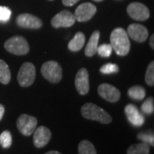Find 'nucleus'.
Wrapping results in <instances>:
<instances>
[{
    "mask_svg": "<svg viewBox=\"0 0 154 154\" xmlns=\"http://www.w3.org/2000/svg\"><path fill=\"white\" fill-rule=\"evenodd\" d=\"M110 45L118 56H126L130 50V41L127 32L122 28H115L110 34Z\"/></svg>",
    "mask_w": 154,
    "mask_h": 154,
    "instance_id": "f257e3e1",
    "label": "nucleus"
},
{
    "mask_svg": "<svg viewBox=\"0 0 154 154\" xmlns=\"http://www.w3.org/2000/svg\"><path fill=\"white\" fill-rule=\"evenodd\" d=\"M81 113L84 118L99 122L103 124H108L112 121L111 116L104 109L93 103H87L83 105L81 109Z\"/></svg>",
    "mask_w": 154,
    "mask_h": 154,
    "instance_id": "f03ea898",
    "label": "nucleus"
},
{
    "mask_svg": "<svg viewBox=\"0 0 154 154\" xmlns=\"http://www.w3.org/2000/svg\"><path fill=\"white\" fill-rule=\"evenodd\" d=\"M5 48L14 55L23 56L29 52V45L27 39L22 36H14L6 40Z\"/></svg>",
    "mask_w": 154,
    "mask_h": 154,
    "instance_id": "7ed1b4c3",
    "label": "nucleus"
},
{
    "mask_svg": "<svg viewBox=\"0 0 154 154\" xmlns=\"http://www.w3.org/2000/svg\"><path fill=\"white\" fill-rule=\"evenodd\" d=\"M42 75L51 83H58L63 77V69L56 61H47L41 67Z\"/></svg>",
    "mask_w": 154,
    "mask_h": 154,
    "instance_id": "20e7f679",
    "label": "nucleus"
},
{
    "mask_svg": "<svg viewBox=\"0 0 154 154\" xmlns=\"http://www.w3.org/2000/svg\"><path fill=\"white\" fill-rule=\"evenodd\" d=\"M35 79V67L32 63H24L19 69L17 80L19 85L22 88L31 86Z\"/></svg>",
    "mask_w": 154,
    "mask_h": 154,
    "instance_id": "39448f33",
    "label": "nucleus"
},
{
    "mask_svg": "<svg viewBox=\"0 0 154 154\" xmlns=\"http://www.w3.org/2000/svg\"><path fill=\"white\" fill-rule=\"evenodd\" d=\"M37 119L32 116L22 114L21 115L17 122V126L19 132L24 136H30L34 132L37 127Z\"/></svg>",
    "mask_w": 154,
    "mask_h": 154,
    "instance_id": "423d86ee",
    "label": "nucleus"
},
{
    "mask_svg": "<svg viewBox=\"0 0 154 154\" xmlns=\"http://www.w3.org/2000/svg\"><path fill=\"white\" fill-rule=\"evenodd\" d=\"M127 12L128 15L132 19L140 22L147 20L150 16L148 8L145 5L139 2H133L129 4L127 8Z\"/></svg>",
    "mask_w": 154,
    "mask_h": 154,
    "instance_id": "0eeeda50",
    "label": "nucleus"
},
{
    "mask_svg": "<svg viewBox=\"0 0 154 154\" xmlns=\"http://www.w3.org/2000/svg\"><path fill=\"white\" fill-rule=\"evenodd\" d=\"M75 22L74 14L69 11H62L57 13L51 21V26L55 28H69Z\"/></svg>",
    "mask_w": 154,
    "mask_h": 154,
    "instance_id": "6e6552de",
    "label": "nucleus"
},
{
    "mask_svg": "<svg viewBox=\"0 0 154 154\" xmlns=\"http://www.w3.org/2000/svg\"><path fill=\"white\" fill-rule=\"evenodd\" d=\"M97 12L96 6L91 3H83L77 7L75 11V21L80 22H88L92 19Z\"/></svg>",
    "mask_w": 154,
    "mask_h": 154,
    "instance_id": "1a4fd4ad",
    "label": "nucleus"
},
{
    "mask_svg": "<svg viewBox=\"0 0 154 154\" xmlns=\"http://www.w3.org/2000/svg\"><path fill=\"white\" fill-rule=\"evenodd\" d=\"M98 93L101 98L110 103L117 102L121 98L120 91L114 86L108 83H103L99 85L98 88Z\"/></svg>",
    "mask_w": 154,
    "mask_h": 154,
    "instance_id": "9d476101",
    "label": "nucleus"
},
{
    "mask_svg": "<svg viewBox=\"0 0 154 154\" xmlns=\"http://www.w3.org/2000/svg\"><path fill=\"white\" fill-rule=\"evenodd\" d=\"M75 86L81 95H86L89 92V75L87 69L82 68L77 72L75 79Z\"/></svg>",
    "mask_w": 154,
    "mask_h": 154,
    "instance_id": "9b49d317",
    "label": "nucleus"
},
{
    "mask_svg": "<svg viewBox=\"0 0 154 154\" xmlns=\"http://www.w3.org/2000/svg\"><path fill=\"white\" fill-rule=\"evenodd\" d=\"M17 23L21 28L31 29H38L41 28L43 25L42 21L38 17L28 13H23L19 15L17 18Z\"/></svg>",
    "mask_w": 154,
    "mask_h": 154,
    "instance_id": "f8f14e48",
    "label": "nucleus"
},
{
    "mask_svg": "<svg viewBox=\"0 0 154 154\" xmlns=\"http://www.w3.org/2000/svg\"><path fill=\"white\" fill-rule=\"evenodd\" d=\"M127 33L134 41L140 43L145 42L148 38V30L143 25L132 23L128 27Z\"/></svg>",
    "mask_w": 154,
    "mask_h": 154,
    "instance_id": "ddd939ff",
    "label": "nucleus"
},
{
    "mask_svg": "<svg viewBox=\"0 0 154 154\" xmlns=\"http://www.w3.org/2000/svg\"><path fill=\"white\" fill-rule=\"evenodd\" d=\"M33 134V144L37 148H42L45 146L51 140V134L47 128L40 126L35 128Z\"/></svg>",
    "mask_w": 154,
    "mask_h": 154,
    "instance_id": "4468645a",
    "label": "nucleus"
},
{
    "mask_svg": "<svg viewBox=\"0 0 154 154\" xmlns=\"http://www.w3.org/2000/svg\"><path fill=\"white\" fill-rule=\"evenodd\" d=\"M125 113L128 122L134 127L142 126L145 122L144 116L140 112L138 108L133 104H128L125 107Z\"/></svg>",
    "mask_w": 154,
    "mask_h": 154,
    "instance_id": "2eb2a0df",
    "label": "nucleus"
},
{
    "mask_svg": "<svg viewBox=\"0 0 154 154\" xmlns=\"http://www.w3.org/2000/svg\"><path fill=\"white\" fill-rule=\"evenodd\" d=\"M99 37H100V32L99 30H95L94 33H92L91 37L89 38V41L85 48V55L88 57H91L96 54L97 48L99 46Z\"/></svg>",
    "mask_w": 154,
    "mask_h": 154,
    "instance_id": "dca6fc26",
    "label": "nucleus"
},
{
    "mask_svg": "<svg viewBox=\"0 0 154 154\" xmlns=\"http://www.w3.org/2000/svg\"><path fill=\"white\" fill-rule=\"evenodd\" d=\"M85 35L82 32H78L75 33L74 38L69 42L68 44V48L71 51H78L82 49L83 45H85Z\"/></svg>",
    "mask_w": 154,
    "mask_h": 154,
    "instance_id": "f3484780",
    "label": "nucleus"
},
{
    "mask_svg": "<svg viewBox=\"0 0 154 154\" xmlns=\"http://www.w3.org/2000/svg\"><path fill=\"white\" fill-rule=\"evenodd\" d=\"M11 80V73L10 68L5 62L0 59V82L7 85Z\"/></svg>",
    "mask_w": 154,
    "mask_h": 154,
    "instance_id": "a211bd4d",
    "label": "nucleus"
},
{
    "mask_svg": "<svg viewBox=\"0 0 154 154\" xmlns=\"http://www.w3.org/2000/svg\"><path fill=\"white\" fill-rule=\"evenodd\" d=\"M149 152H150V145L145 142L134 144L130 146L127 151L128 154H148Z\"/></svg>",
    "mask_w": 154,
    "mask_h": 154,
    "instance_id": "6ab92c4d",
    "label": "nucleus"
},
{
    "mask_svg": "<svg viewBox=\"0 0 154 154\" xmlns=\"http://www.w3.org/2000/svg\"><path fill=\"white\" fill-rule=\"evenodd\" d=\"M128 94L131 99L134 100H142L146 96V90L145 88L140 86H134L130 88L128 91Z\"/></svg>",
    "mask_w": 154,
    "mask_h": 154,
    "instance_id": "aec40b11",
    "label": "nucleus"
},
{
    "mask_svg": "<svg viewBox=\"0 0 154 154\" xmlns=\"http://www.w3.org/2000/svg\"><path fill=\"white\" fill-rule=\"evenodd\" d=\"M78 152L80 154H96L97 151L94 144L89 140H82L78 146Z\"/></svg>",
    "mask_w": 154,
    "mask_h": 154,
    "instance_id": "412c9836",
    "label": "nucleus"
},
{
    "mask_svg": "<svg viewBox=\"0 0 154 154\" xmlns=\"http://www.w3.org/2000/svg\"><path fill=\"white\" fill-rule=\"evenodd\" d=\"M12 144V135L10 131L5 130L0 134V145L4 148H9Z\"/></svg>",
    "mask_w": 154,
    "mask_h": 154,
    "instance_id": "4be33fe9",
    "label": "nucleus"
},
{
    "mask_svg": "<svg viewBox=\"0 0 154 154\" xmlns=\"http://www.w3.org/2000/svg\"><path fill=\"white\" fill-rule=\"evenodd\" d=\"M137 137L139 140H142L145 143L154 146V136L153 133L152 131H145V132H140L137 134Z\"/></svg>",
    "mask_w": 154,
    "mask_h": 154,
    "instance_id": "5701e85b",
    "label": "nucleus"
},
{
    "mask_svg": "<svg viewBox=\"0 0 154 154\" xmlns=\"http://www.w3.org/2000/svg\"><path fill=\"white\" fill-rule=\"evenodd\" d=\"M145 80L146 84L150 86V87H153L154 86V63L153 61L149 63L146 72V76H145Z\"/></svg>",
    "mask_w": 154,
    "mask_h": 154,
    "instance_id": "b1692460",
    "label": "nucleus"
},
{
    "mask_svg": "<svg viewBox=\"0 0 154 154\" xmlns=\"http://www.w3.org/2000/svg\"><path fill=\"white\" fill-rule=\"evenodd\" d=\"M141 111L146 115H151L153 113L154 104L152 97H150L144 101V103L141 105Z\"/></svg>",
    "mask_w": 154,
    "mask_h": 154,
    "instance_id": "393cba45",
    "label": "nucleus"
},
{
    "mask_svg": "<svg viewBox=\"0 0 154 154\" xmlns=\"http://www.w3.org/2000/svg\"><path fill=\"white\" fill-rule=\"evenodd\" d=\"M118 70H119L118 66L116 64H115V63H106V64L103 65L99 69V71L101 72L102 74H104V75L115 74V73H117Z\"/></svg>",
    "mask_w": 154,
    "mask_h": 154,
    "instance_id": "a878e982",
    "label": "nucleus"
},
{
    "mask_svg": "<svg viewBox=\"0 0 154 154\" xmlns=\"http://www.w3.org/2000/svg\"><path fill=\"white\" fill-rule=\"evenodd\" d=\"M97 52L102 57H109L112 52V47L110 44H103L98 46Z\"/></svg>",
    "mask_w": 154,
    "mask_h": 154,
    "instance_id": "bb28decb",
    "label": "nucleus"
},
{
    "mask_svg": "<svg viewBox=\"0 0 154 154\" xmlns=\"http://www.w3.org/2000/svg\"><path fill=\"white\" fill-rule=\"evenodd\" d=\"M11 17V11L5 6H0V22H6Z\"/></svg>",
    "mask_w": 154,
    "mask_h": 154,
    "instance_id": "cd10ccee",
    "label": "nucleus"
},
{
    "mask_svg": "<svg viewBox=\"0 0 154 154\" xmlns=\"http://www.w3.org/2000/svg\"><path fill=\"white\" fill-rule=\"evenodd\" d=\"M62 1H63V4L65 6H73L80 0H62Z\"/></svg>",
    "mask_w": 154,
    "mask_h": 154,
    "instance_id": "c85d7f7f",
    "label": "nucleus"
},
{
    "mask_svg": "<svg viewBox=\"0 0 154 154\" xmlns=\"http://www.w3.org/2000/svg\"><path fill=\"white\" fill-rule=\"evenodd\" d=\"M5 106L3 105L0 104V121L2 120L3 116H4V114H5Z\"/></svg>",
    "mask_w": 154,
    "mask_h": 154,
    "instance_id": "c756f323",
    "label": "nucleus"
},
{
    "mask_svg": "<svg viewBox=\"0 0 154 154\" xmlns=\"http://www.w3.org/2000/svg\"><path fill=\"white\" fill-rule=\"evenodd\" d=\"M149 45H150V46H151L152 49H154V35L153 34L151 36L150 41H149Z\"/></svg>",
    "mask_w": 154,
    "mask_h": 154,
    "instance_id": "7c9ffc66",
    "label": "nucleus"
},
{
    "mask_svg": "<svg viewBox=\"0 0 154 154\" xmlns=\"http://www.w3.org/2000/svg\"><path fill=\"white\" fill-rule=\"evenodd\" d=\"M46 154H60L59 152H57V151H49V152H45Z\"/></svg>",
    "mask_w": 154,
    "mask_h": 154,
    "instance_id": "2f4dec72",
    "label": "nucleus"
},
{
    "mask_svg": "<svg viewBox=\"0 0 154 154\" xmlns=\"http://www.w3.org/2000/svg\"><path fill=\"white\" fill-rule=\"evenodd\" d=\"M95 2H102V1H104V0H94Z\"/></svg>",
    "mask_w": 154,
    "mask_h": 154,
    "instance_id": "473e14b6",
    "label": "nucleus"
},
{
    "mask_svg": "<svg viewBox=\"0 0 154 154\" xmlns=\"http://www.w3.org/2000/svg\"><path fill=\"white\" fill-rule=\"evenodd\" d=\"M49 1H52V0H49Z\"/></svg>",
    "mask_w": 154,
    "mask_h": 154,
    "instance_id": "72a5a7b5",
    "label": "nucleus"
}]
</instances>
